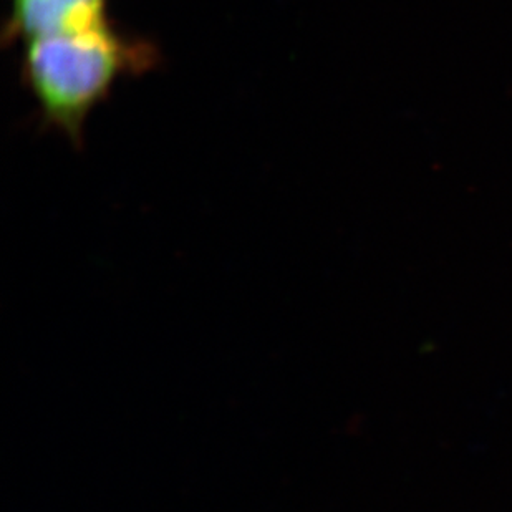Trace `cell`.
I'll list each match as a JSON object with an SVG mask.
<instances>
[{"instance_id":"1","label":"cell","mask_w":512,"mask_h":512,"mask_svg":"<svg viewBox=\"0 0 512 512\" xmlns=\"http://www.w3.org/2000/svg\"><path fill=\"white\" fill-rule=\"evenodd\" d=\"M156 63L158 50L150 42L131 39L107 22L25 42L22 78L45 123L78 145L88 116L116 83L148 72Z\"/></svg>"},{"instance_id":"2","label":"cell","mask_w":512,"mask_h":512,"mask_svg":"<svg viewBox=\"0 0 512 512\" xmlns=\"http://www.w3.org/2000/svg\"><path fill=\"white\" fill-rule=\"evenodd\" d=\"M108 0H12L4 40L75 34L108 22Z\"/></svg>"}]
</instances>
